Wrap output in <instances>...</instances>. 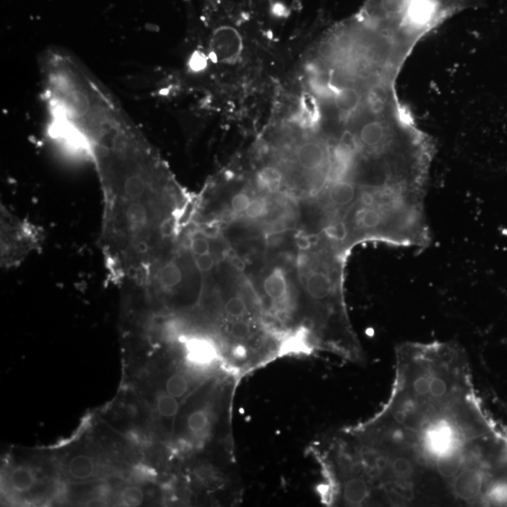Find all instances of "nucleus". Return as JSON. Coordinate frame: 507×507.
Here are the masks:
<instances>
[{"label": "nucleus", "mask_w": 507, "mask_h": 507, "mask_svg": "<svg viewBox=\"0 0 507 507\" xmlns=\"http://www.w3.org/2000/svg\"><path fill=\"white\" fill-rule=\"evenodd\" d=\"M145 495L141 488L139 487H127L121 491V503L126 506H139L144 501Z\"/></svg>", "instance_id": "dca6fc26"}, {"label": "nucleus", "mask_w": 507, "mask_h": 507, "mask_svg": "<svg viewBox=\"0 0 507 507\" xmlns=\"http://www.w3.org/2000/svg\"><path fill=\"white\" fill-rule=\"evenodd\" d=\"M210 426V415L207 410H194L187 419V428L193 436L200 437L207 433Z\"/></svg>", "instance_id": "ddd939ff"}, {"label": "nucleus", "mask_w": 507, "mask_h": 507, "mask_svg": "<svg viewBox=\"0 0 507 507\" xmlns=\"http://www.w3.org/2000/svg\"><path fill=\"white\" fill-rule=\"evenodd\" d=\"M391 394L352 431L347 475L365 481L368 504L390 506L490 504L477 404L466 352L456 341L404 342Z\"/></svg>", "instance_id": "f257e3e1"}, {"label": "nucleus", "mask_w": 507, "mask_h": 507, "mask_svg": "<svg viewBox=\"0 0 507 507\" xmlns=\"http://www.w3.org/2000/svg\"><path fill=\"white\" fill-rule=\"evenodd\" d=\"M296 243L301 250H308L313 246L311 237L304 235V234H300L296 237Z\"/></svg>", "instance_id": "5701e85b"}, {"label": "nucleus", "mask_w": 507, "mask_h": 507, "mask_svg": "<svg viewBox=\"0 0 507 507\" xmlns=\"http://www.w3.org/2000/svg\"><path fill=\"white\" fill-rule=\"evenodd\" d=\"M251 199L250 197L247 196L246 194L240 193L236 195L231 199V208L234 212L237 213L246 212L247 208L250 205Z\"/></svg>", "instance_id": "412c9836"}, {"label": "nucleus", "mask_w": 507, "mask_h": 507, "mask_svg": "<svg viewBox=\"0 0 507 507\" xmlns=\"http://www.w3.org/2000/svg\"><path fill=\"white\" fill-rule=\"evenodd\" d=\"M308 295L317 301H331L338 295L337 283L331 272L326 270H315L308 275L306 282Z\"/></svg>", "instance_id": "39448f33"}, {"label": "nucleus", "mask_w": 507, "mask_h": 507, "mask_svg": "<svg viewBox=\"0 0 507 507\" xmlns=\"http://www.w3.org/2000/svg\"><path fill=\"white\" fill-rule=\"evenodd\" d=\"M282 173L277 168L267 166L257 174V183L261 188L269 192H275L282 183Z\"/></svg>", "instance_id": "f8f14e48"}, {"label": "nucleus", "mask_w": 507, "mask_h": 507, "mask_svg": "<svg viewBox=\"0 0 507 507\" xmlns=\"http://www.w3.org/2000/svg\"><path fill=\"white\" fill-rule=\"evenodd\" d=\"M243 50V41L238 31L230 27L218 28L210 41V59L213 62L235 61Z\"/></svg>", "instance_id": "20e7f679"}, {"label": "nucleus", "mask_w": 507, "mask_h": 507, "mask_svg": "<svg viewBox=\"0 0 507 507\" xmlns=\"http://www.w3.org/2000/svg\"><path fill=\"white\" fill-rule=\"evenodd\" d=\"M190 67L194 72L204 71L208 67V57L201 52H196L190 61Z\"/></svg>", "instance_id": "4be33fe9"}, {"label": "nucleus", "mask_w": 507, "mask_h": 507, "mask_svg": "<svg viewBox=\"0 0 507 507\" xmlns=\"http://www.w3.org/2000/svg\"><path fill=\"white\" fill-rule=\"evenodd\" d=\"M265 293L270 300L282 301L288 295V282L284 272L277 268L264 280Z\"/></svg>", "instance_id": "0eeeda50"}, {"label": "nucleus", "mask_w": 507, "mask_h": 507, "mask_svg": "<svg viewBox=\"0 0 507 507\" xmlns=\"http://www.w3.org/2000/svg\"><path fill=\"white\" fill-rule=\"evenodd\" d=\"M299 165L309 171L319 170L328 163L326 150L318 142H308L301 145L296 152Z\"/></svg>", "instance_id": "423d86ee"}, {"label": "nucleus", "mask_w": 507, "mask_h": 507, "mask_svg": "<svg viewBox=\"0 0 507 507\" xmlns=\"http://www.w3.org/2000/svg\"><path fill=\"white\" fill-rule=\"evenodd\" d=\"M195 265L200 272H208L215 266V259L210 254L194 255Z\"/></svg>", "instance_id": "aec40b11"}, {"label": "nucleus", "mask_w": 507, "mask_h": 507, "mask_svg": "<svg viewBox=\"0 0 507 507\" xmlns=\"http://www.w3.org/2000/svg\"><path fill=\"white\" fill-rule=\"evenodd\" d=\"M10 483L12 490L17 493H28L35 485V473L28 467H18L10 473Z\"/></svg>", "instance_id": "9d476101"}, {"label": "nucleus", "mask_w": 507, "mask_h": 507, "mask_svg": "<svg viewBox=\"0 0 507 507\" xmlns=\"http://www.w3.org/2000/svg\"><path fill=\"white\" fill-rule=\"evenodd\" d=\"M230 335L231 337L235 338L237 340L246 339L251 335L250 325L247 324L246 321L239 319V321L234 322L231 325Z\"/></svg>", "instance_id": "6ab92c4d"}, {"label": "nucleus", "mask_w": 507, "mask_h": 507, "mask_svg": "<svg viewBox=\"0 0 507 507\" xmlns=\"http://www.w3.org/2000/svg\"><path fill=\"white\" fill-rule=\"evenodd\" d=\"M190 357L195 362L206 363L215 356V346L204 338H194L188 344Z\"/></svg>", "instance_id": "9b49d317"}, {"label": "nucleus", "mask_w": 507, "mask_h": 507, "mask_svg": "<svg viewBox=\"0 0 507 507\" xmlns=\"http://www.w3.org/2000/svg\"><path fill=\"white\" fill-rule=\"evenodd\" d=\"M96 465L92 457L88 455H77L70 459L67 465L70 477L77 480H86L95 473Z\"/></svg>", "instance_id": "6e6552de"}, {"label": "nucleus", "mask_w": 507, "mask_h": 507, "mask_svg": "<svg viewBox=\"0 0 507 507\" xmlns=\"http://www.w3.org/2000/svg\"><path fill=\"white\" fill-rule=\"evenodd\" d=\"M1 223V267L9 270L19 266L28 256L41 246L43 232L32 223L10 212L3 205Z\"/></svg>", "instance_id": "7ed1b4c3"}, {"label": "nucleus", "mask_w": 507, "mask_h": 507, "mask_svg": "<svg viewBox=\"0 0 507 507\" xmlns=\"http://www.w3.org/2000/svg\"><path fill=\"white\" fill-rule=\"evenodd\" d=\"M105 504L106 501L100 500V499H93V500L87 501L88 506H105Z\"/></svg>", "instance_id": "393cba45"}, {"label": "nucleus", "mask_w": 507, "mask_h": 507, "mask_svg": "<svg viewBox=\"0 0 507 507\" xmlns=\"http://www.w3.org/2000/svg\"><path fill=\"white\" fill-rule=\"evenodd\" d=\"M70 139L95 163L103 195L101 249L109 279L143 284L168 259L179 225L172 184L159 155L116 96L88 88L68 106Z\"/></svg>", "instance_id": "f03ea898"}, {"label": "nucleus", "mask_w": 507, "mask_h": 507, "mask_svg": "<svg viewBox=\"0 0 507 507\" xmlns=\"http://www.w3.org/2000/svg\"><path fill=\"white\" fill-rule=\"evenodd\" d=\"M268 212V202L265 199L259 197L251 200L250 205L246 210V217L250 219H257L264 217Z\"/></svg>", "instance_id": "a211bd4d"}, {"label": "nucleus", "mask_w": 507, "mask_h": 507, "mask_svg": "<svg viewBox=\"0 0 507 507\" xmlns=\"http://www.w3.org/2000/svg\"><path fill=\"white\" fill-rule=\"evenodd\" d=\"M156 409L165 418H173L178 415L179 404L176 397L168 392H161L156 399Z\"/></svg>", "instance_id": "4468645a"}, {"label": "nucleus", "mask_w": 507, "mask_h": 507, "mask_svg": "<svg viewBox=\"0 0 507 507\" xmlns=\"http://www.w3.org/2000/svg\"><path fill=\"white\" fill-rule=\"evenodd\" d=\"M188 391L189 381L183 374H173L166 382V392L176 399H181Z\"/></svg>", "instance_id": "2eb2a0df"}, {"label": "nucleus", "mask_w": 507, "mask_h": 507, "mask_svg": "<svg viewBox=\"0 0 507 507\" xmlns=\"http://www.w3.org/2000/svg\"><path fill=\"white\" fill-rule=\"evenodd\" d=\"M246 304L240 296H235L228 299L225 304L226 313L232 318L238 319L243 317L246 312Z\"/></svg>", "instance_id": "f3484780"}, {"label": "nucleus", "mask_w": 507, "mask_h": 507, "mask_svg": "<svg viewBox=\"0 0 507 507\" xmlns=\"http://www.w3.org/2000/svg\"><path fill=\"white\" fill-rule=\"evenodd\" d=\"M230 261L231 264H232V266L235 268L236 270H241H241L246 269V264H244V261L240 257L234 256L232 257V259H231Z\"/></svg>", "instance_id": "b1692460"}, {"label": "nucleus", "mask_w": 507, "mask_h": 507, "mask_svg": "<svg viewBox=\"0 0 507 507\" xmlns=\"http://www.w3.org/2000/svg\"><path fill=\"white\" fill-rule=\"evenodd\" d=\"M437 8L446 17L464 12L468 9L479 8L485 3V0H428Z\"/></svg>", "instance_id": "1a4fd4ad"}]
</instances>
